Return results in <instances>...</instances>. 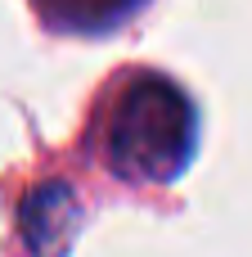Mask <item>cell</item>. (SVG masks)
Here are the masks:
<instances>
[{"instance_id": "obj_1", "label": "cell", "mask_w": 252, "mask_h": 257, "mask_svg": "<svg viewBox=\"0 0 252 257\" xmlns=\"http://www.w3.org/2000/svg\"><path fill=\"white\" fill-rule=\"evenodd\" d=\"M198 149L194 99L167 77H135L108 122V167L131 185H171Z\"/></svg>"}, {"instance_id": "obj_2", "label": "cell", "mask_w": 252, "mask_h": 257, "mask_svg": "<svg viewBox=\"0 0 252 257\" xmlns=\"http://www.w3.org/2000/svg\"><path fill=\"white\" fill-rule=\"evenodd\" d=\"M140 0H41V9L59 23V27H77V32H99L122 23Z\"/></svg>"}]
</instances>
